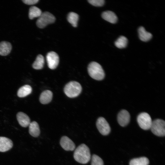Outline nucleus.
Here are the masks:
<instances>
[{"mask_svg":"<svg viewBox=\"0 0 165 165\" xmlns=\"http://www.w3.org/2000/svg\"><path fill=\"white\" fill-rule=\"evenodd\" d=\"M73 156L75 160L77 162L82 164H86L91 159L89 148L85 144H82L75 149Z\"/></svg>","mask_w":165,"mask_h":165,"instance_id":"1","label":"nucleus"},{"mask_svg":"<svg viewBox=\"0 0 165 165\" xmlns=\"http://www.w3.org/2000/svg\"><path fill=\"white\" fill-rule=\"evenodd\" d=\"M87 70L90 76L95 80H102L105 77L104 71L101 66L97 62H92L90 63Z\"/></svg>","mask_w":165,"mask_h":165,"instance_id":"2","label":"nucleus"},{"mask_svg":"<svg viewBox=\"0 0 165 165\" xmlns=\"http://www.w3.org/2000/svg\"><path fill=\"white\" fill-rule=\"evenodd\" d=\"M82 87L78 82L72 81L68 83L65 86L64 92L68 97L74 98L78 96L81 93Z\"/></svg>","mask_w":165,"mask_h":165,"instance_id":"3","label":"nucleus"},{"mask_svg":"<svg viewBox=\"0 0 165 165\" xmlns=\"http://www.w3.org/2000/svg\"><path fill=\"white\" fill-rule=\"evenodd\" d=\"M55 20L53 14L48 12L42 13L36 21V25L39 28H45L49 24L53 23Z\"/></svg>","mask_w":165,"mask_h":165,"instance_id":"4","label":"nucleus"},{"mask_svg":"<svg viewBox=\"0 0 165 165\" xmlns=\"http://www.w3.org/2000/svg\"><path fill=\"white\" fill-rule=\"evenodd\" d=\"M150 129L152 133L157 136H163L165 134V122L157 119L152 121Z\"/></svg>","mask_w":165,"mask_h":165,"instance_id":"5","label":"nucleus"},{"mask_svg":"<svg viewBox=\"0 0 165 165\" xmlns=\"http://www.w3.org/2000/svg\"><path fill=\"white\" fill-rule=\"evenodd\" d=\"M137 121L140 127L144 130L150 129L152 121L150 115L146 112H142L138 116Z\"/></svg>","mask_w":165,"mask_h":165,"instance_id":"6","label":"nucleus"},{"mask_svg":"<svg viewBox=\"0 0 165 165\" xmlns=\"http://www.w3.org/2000/svg\"><path fill=\"white\" fill-rule=\"evenodd\" d=\"M96 125L98 131L102 135H106L110 132L111 128L109 125L104 118H99L96 122Z\"/></svg>","mask_w":165,"mask_h":165,"instance_id":"7","label":"nucleus"},{"mask_svg":"<svg viewBox=\"0 0 165 165\" xmlns=\"http://www.w3.org/2000/svg\"><path fill=\"white\" fill-rule=\"evenodd\" d=\"M46 59L50 68L54 69L57 67L59 63V57L56 53L53 51L48 53L46 55Z\"/></svg>","mask_w":165,"mask_h":165,"instance_id":"8","label":"nucleus"},{"mask_svg":"<svg viewBox=\"0 0 165 165\" xmlns=\"http://www.w3.org/2000/svg\"><path fill=\"white\" fill-rule=\"evenodd\" d=\"M130 116L129 112L125 110H122L118 113L117 120L119 124L122 127H124L129 123Z\"/></svg>","mask_w":165,"mask_h":165,"instance_id":"9","label":"nucleus"},{"mask_svg":"<svg viewBox=\"0 0 165 165\" xmlns=\"http://www.w3.org/2000/svg\"><path fill=\"white\" fill-rule=\"evenodd\" d=\"M60 144L61 147L66 151H73L75 148V145L68 137L63 136L61 138Z\"/></svg>","mask_w":165,"mask_h":165,"instance_id":"10","label":"nucleus"},{"mask_svg":"<svg viewBox=\"0 0 165 165\" xmlns=\"http://www.w3.org/2000/svg\"><path fill=\"white\" fill-rule=\"evenodd\" d=\"M12 141L10 139L4 137H0V152H5L12 148Z\"/></svg>","mask_w":165,"mask_h":165,"instance_id":"11","label":"nucleus"},{"mask_svg":"<svg viewBox=\"0 0 165 165\" xmlns=\"http://www.w3.org/2000/svg\"><path fill=\"white\" fill-rule=\"evenodd\" d=\"M16 118L20 125L23 127H26L28 126L31 123L29 117L22 112H19L17 114Z\"/></svg>","mask_w":165,"mask_h":165,"instance_id":"12","label":"nucleus"},{"mask_svg":"<svg viewBox=\"0 0 165 165\" xmlns=\"http://www.w3.org/2000/svg\"><path fill=\"white\" fill-rule=\"evenodd\" d=\"M52 97V92L50 90H46L41 94L39 97V101L42 104H46L51 101Z\"/></svg>","mask_w":165,"mask_h":165,"instance_id":"13","label":"nucleus"},{"mask_svg":"<svg viewBox=\"0 0 165 165\" xmlns=\"http://www.w3.org/2000/svg\"><path fill=\"white\" fill-rule=\"evenodd\" d=\"M101 16L104 19L112 24L115 23L117 20V16L111 11H105L102 13Z\"/></svg>","mask_w":165,"mask_h":165,"instance_id":"14","label":"nucleus"},{"mask_svg":"<svg viewBox=\"0 0 165 165\" xmlns=\"http://www.w3.org/2000/svg\"><path fill=\"white\" fill-rule=\"evenodd\" d=\"M29 132L32 136L37 137L40 134V130L38 124L35 121L31 122L29 125Z\"/></svg>","mask_w":165,"mask_h":165,"instance_id":"15","label":"nucleus"},{"mask_svg":"<svg viewBox=\"0 0 165 165\" xmlns=\"http://www.w3.org/2000/svg\"><path fill=\"white\" fill-rule=\"evenodd\" d=\"M12 49V46L10 43L6 41L0 42V55L5 56L10 53Z\"/></svg>","mask_w":165,"mask_h":165,"instance_id":"16","label":"nucleus"},{"mask_svg":"<svg viewBox=\"0 0 165 165\" xmlns=\"http://www.w3.org/2000/svg\"><path fill=\"white\" fill-rule=\"evenodd\" d=\"M138 32L140 39L143 41H148L150 40L152 37V34L147 31L143 27H141L138 28Z\"/></svg>","mask_w":165,"mask_h":165,"instance_id":"17","label":"nucleus"},{"mask_svg":"<svg viewBox=\"0 0 165 165\" xmlns=\"http://www.w3.org/2000/svg\"><path fill=\"white\" fill-rule=\"evenodd\" d=\"M32 90L31 87L26 85L21 87L18 90L17 95L20 97H24L30 94Z\"/></svg>","mask_w":165,"mask_h":165,"instance_id":"18","label":"nucleus"},{"mask_svg":"<svg viewBox=\"0 0 165 165\" xmlns=\"http://www.w3.org/2000/svg\"><path fill=\"white\" fill-rule=\"evenodd\" d=\"M44 64V58L43 56L39 54L37 56L35 61L32 64L33 68L35 69H42Z\"/></svg>","mask_w":165,"mask_h":165,"instance_id":"19","label":"nucleus"},{"mask_svg":"<svg viewBox=\"0 0 165 165\" xmlns=\"http://www.w3.org/2000/svg\"><path fill=\"white\" fill-rule=\"evenodd\" d=\"M149 160L146 157H143L133 159L129 163L130 165H148Z\"/></svg>","mask_w":165,"mask_h":165,"instance_id":"20","label":"nucleus"},{"mask_svg":"<svg viewBox=\"0 0 165 165\" xmlns=\"http://www.w3.org/2000/svg\"><path fill=\"white\" fill-rule=\"evenodd\" d=\"M42 13L41 10L35 6H32L29 9V17L30 19L34 18L39 17Z\"/></svg>","mask_w":165,"mask_h":165,"instance_id":"21","label":"nucleus"},{"mask_svg":"<svg viewBox=\"0 0 165 165\" xmlns=\"http://www.w3.org/2000/svg\"><path fill=\"white\" fill-rule=\"evenodd\" d=\"M78 19L79 15L73 12L69 13L68 15V21L74 27H77Z\"/></svg>","mask_w":165,"mask_h":165,"instance_id":"22","label":"nucleus"},{"mask_svg":"<svg viewBox=\"0 0 165 165\" xmlns=\"http://www.w3.org/2000/svg\"><path fill=\"white\" fill-rule=\"evenodd\" d=\"M127 42V38L124 36H121L115 41V44L117 48L122 49L126 46Z\"/></svg>","mask_w":165,"mask_h":165,"instance_id":"23","label":"nucleus"},{"mask_svg":"<svg viewBox=\"0 0 165 165\" xmlns=\"http://www.w3.org/2000/svg\"><path fill=\"white\" fill-rule=\"evenodd\" d=\"M91 165H104V162L99 156L94 154L92 157Z\"/></svg>","mask_w":165,"mask_h":165,"instance_id":"24","label":"nucleus"},{"mask_svg":"<svg viewBox=\"0 0 165 165\" xmlns=\"http://www.w3.org/2000/svg\"><path fill=\"white\" fill-rule=\"evenodd\" d=\"M88 1L90 4L95 6H101L105 3L104 0H89Z\"/></svg>","mask_w":165,"mask_h":165,"instance_id":"25","label":"nucleus"},{"mask_svg":"<svg viewBox=\"0 0 165 165\" xmlns=\"http://www.w3.org/2000/svg\"><path fill=\"white\" fill-rule=\"evenodd\" d=\"M38 0H23L22 1L25 4L28 5H32L37 3Z\"/></svg>","mask_w":165,"mask_h":165,"instance_id":"26","label":"nucleus"}]
</instances>
